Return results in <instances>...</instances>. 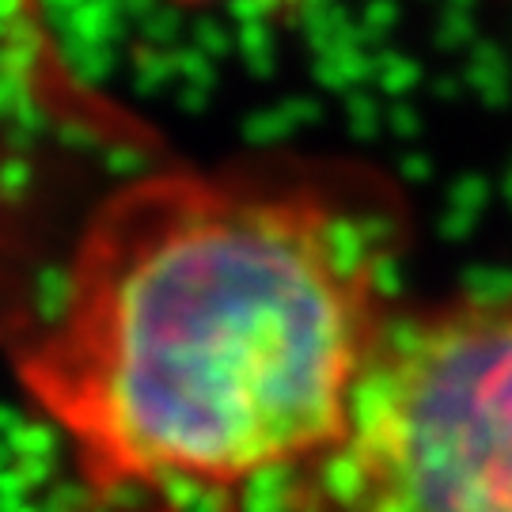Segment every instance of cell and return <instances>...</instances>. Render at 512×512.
Here are the masks:
<instances>
[{
    "label": "cell",
    "mask_w": 512,
    "mask_h": 512,
    "mask_svg": "<svg viewBox=\"0 0 512 512\" xmlns=\"http://www.w3.org/2000/svg\"><path fill=\"white\" fill-rule=\"evenodd\" d=\"M395 213L315 160L156 167L107 190L12 376L92 512H293L395 308Z\"/></svg>",
    "instance_id": "obj_1"
},
{
    "label": "cell",
    "mask_w": 512,
    "mask_h": 512,
    "mask_svg": "<svg viewBox=\"0 0 512 512\" xmlns=\"http://www.w3.org/2000/svg\"><path fill=\"white\" fill-rule=\"evenodd\" d=\"M171 4H236V0H171Z\"/></svg>",
    "instance_id": "obj_3"
},
{
    "label": "cell",
    "mask_w": 512,
    "mask_h": 512,
    "mask_svg": "<svg viewBox=\"0 0 512 512\" xmlns=\"http://www.w3.org/2000/svg\"><path fill=\"white\" fill-rule=\"evenodd\" d=\"M293 512H512V293L395 311Z\"/></svg>",
    "instance_id": "obj_2"
}]
</instances>
